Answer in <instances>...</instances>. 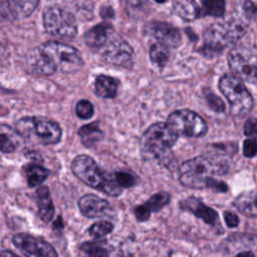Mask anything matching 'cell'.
I'll use <instances>...</instances> for the list:
<instances>
[{
    "label": "cell",
    "mask_w": 257,
    "mask_h": 257,
    "mask_svg": "<svg viewBox=\"0 0 257 257\" xmlns=\"http://www.w3.org/2000/svg\"><path fill=\"white\" fill-rule=\"evenodd\" d=\"M206 99H207V102L208 104L215 110V111H218V112H222L225 110V104L223 102V100L218 97L216 94L212 93V92H209L206 94Z\"/></svg>",
    "instance_id": "obj_32"
},
{
    "label": "cell",
    "mask_w": 257,
    "mask_h": 257,
    "mask_svg": "<svg viewBox=\"0 0 257 257\" xmlns=\"http://www.w3.org/2000/svg\"><path fill=\"white\" fill-rule=\"evenodd\" d=\"M135 215H136V218L138 221H147L149 218H150V215H151V210L147 207V205H141V206H138L136 207L135 209Z\"/></svg>",
    "instance_id": "obj_38"
},
{
    "label": "cell",
    "mask_w": 257,
    "mask_h": 257,
    "mask_svg": "<svg viewBox=\"0 0 257 257\" xmlns=\"http://www.w3.org/2000/svg\"><path fill=\"white\" fill-rule=\"evenodd\" d=\"M111 33L112 26L110 24L100 23L93 26L85 33L84 40L91 49H100L109 40Z\"/></svg>",
    "instance_id": "obj_16"
},
{
    "label": "cell",
    "mask_w": 257,
    "mask_h": 257,
    "mask_svg": "<svg viewBox=\"0 0 257 257\" xmlns=\"http://www.w3.org/2000/svg\"><path fill=\"white\" fill-rule=\"evenodd\" d=\"M180 207L183 210L190 211L209 225H216L219 223L218 213L214 209L206 206L201 200L197 198L189 197L183 200L180 203Z\"/></svg>",
    "instance_id": "obj_15"
},
{
    "label": "cell",
    "mask_w": 257,
    "mask_h": 257,
    "mask_svg": "<svg viewBox=\"0 0 257 257\" xmlns=\"http://www.w3.org/2000/svg\"><path fill=\"white\" fill-rule=\"evenodd\" d=\"M118 80L114 77L100 74L94 81V92L99 97L113 98L117 93Z\"/></svg>",
    "instance_id": "obj_19"
},
{
    "label": "cell",
    "mask_w": 257,
    "mask_h": 257,
    "mask_svg": "<svg viewBox=\"0 0 257 257\" xmlns=\"http://www.w3.org/2000/svg\"><path fill=\"white\" fill-rule=\"evenodd\" d=\"M244 134L253 139H257V118L251 117L244 123Z\"/></svg>",
    "instance_id": "obj_35"
},
{
    "label": "cell",
    "mask_w": 257,
    "mask_h": 257,
    "mask_svg": "<svg viewBox=\"0 0 257 257\" xmlns=\"http://www.w3.org/2000/svg\"><path fill=\"white\" fill-rule=\"evenodd\" d=\"M36 200H37L38 213H39L40 219L45 223L50 222L54 217L55 209H54L51 195L47 187L40 186L37 189Z\"/></svg>",
    "instance_id": "obj_18"
},
{
    "label": "cell",
    "mask_w": 257,
    "mask_h": 257,
    "mask_svg": "<svg viewBox=\"0 0 257 257\" xmlns=\"http://www.w3.org/2000/svg\"><path fill=\"white\" fill-rule=\"evenodd\" d=\"M102 48V58L107 63L124 68H131L133 66V48L123 39L119 37L109 38Z\"/></svg>",
    "instance_id": "obj_12"
},
{
    "label": "cell",
    "mask_w": 257,
    "mask_h": 257,
    "mask_svg": "<svg viewBox=\"0 0 257 257\" xmlns=\"http://www.w3.org/2000/svg\"><path fill=\"white\" fill-rule=\"evenodd\" d=\"M72 173L90 188L102 191L109 196H118L121 187L112 175L102 172L95 161L87 155H78L71 162Z\"/></svg>",
    "instance_id": "obj_2"
},
{
    "label": "cell",
    "mask_w": 257,
    "mask_h": 257,
    "mask_svg": "<svg viewBox=\"0 0 257 257\" xmlns=\"http://www.w3.org/2000/svg\"><path fill=\"white\" fill-rule=\"evenodd\" d=\"M80 250L89 256H106L109 253L101 242H84L80 245Z\"/></svg>",
    "instance_id": "obj_27"
},
{
    "label": "cell",
    "mask_w": 257,
    "mask_h": 257,
    "mask_svg": "<svg viewBox=\"0 0 257 257\" xmlns=\"http://www.w3.org/2000/svg\"><path fill=\"white\" fill-rule=\"evenodd\" d=\"M93 105L87 99H81L75 105L76 115L81 119H89L93 115Z\"/></svg>",
    "instance_id": "obj_30"
},
{
    "label": "cell",
    "mask_w": 257,
    "mask_h": 257,
    "mask_svg": "<svg viewBox=\"0 0 257 257\" xmlns=\"http://www.w3.org/2000/svg\"><path fill=\"white\" fill-rule=\"evenodd\" d=\"M203 12L206 15L221 17L226 8L225 0H202Z\"/></svg>",
    "instance_id": "obj_26"
},
{
    "label": "cell",
    "mask_w": 257,
    "mask_h": 257,
    "mask_svg": "<svg viewBox=\"0 0 257 257\" xmlns=\"http://www.w3.org/2000/svg\"><path fill=\"white\" fill-rule=\"evenodd\" d=\"M15 150V144L10 139V137L2 132H0V151L3 153H12Z\"/></svg>",
    "instance_id": "obj_33"
},
{
    "label": "cell",
    "mask_w": 257,
    "mask_h": 257,
    "mask_svg": "<svg viewBox=\"0 0 257 257\" xmlns=\"http://www.w3.org/2000/svg\"><path fill=\"white\" fill-rule=\"evenodd\" d=\"M244 33V25L237 21L213 24L204 33L202 52L208 56H215L226 46L236 42Z\"/></svg>",
    "instance_id": "obj_3"
},
{
    "label": "cell",
    "mask_w": 257,
    "mask_h": 257,
    "mask_svg": "<svg viewBox=\"0 0 257 257\" xmlns=\"http://www.w3.org/2000/svg\"><path fill=\"white\" fill-rule=\"evenodd\" d=\"M244 10L246 11V14L248 17L252 19H257V4L247 0L244 2Z\"/></svg>",
    "instance_id": "obj_39"
},
{
    "label": "cell",
    "mask_w": 257,
    "mask_h": 257,
    "mask_svg": "<svg viewBox=\"0 0 257 257\" xmlns=\"http://www.w3.org/2000/svg\"><path fill=\"white\" fill-rule=\"evenodd\" d=\"M219 88L228 99L234 115L243 116L252 109V95L244 85L243 80L236 74H224L219 80Z\"/></svg>",
    "instance_id": "obj_5"
},
{
    "label": "cell",
    "mask_w": 257,
    "mask_h": 257,
    "mask_svg": "<svg viewBox=\"0 0 257 257\" xmlns=\"http://www.w3.org/2000/svg\"><path fill=\"white\" fill-rule=\"evenodd\" d=\"M234 206L244 215L257 217V193H243L234 201Z\"/></svg>",
    "instance_id": "obj_22"
},
{
    "label": "cell",
    "mask_w": 257,
    "mask_h": 257,
    "mask_svg": "<svg viewBox=\"0 0 257 257\" xmlns=\"http://www.w3.org/2000/svg\"><path fill=\"white\" fill-rule=\"evenodd\" d=\"M150 58L155 65L159 67L165 66L170 58L168 46L161 42L153 44L150 48Z\"/></svg>",
    "instance_id": "obj_24"
},
{
    "label": "cell",
    "mask_w": 257,
    "mask_h": 257,
    "mask_svg": "<svg viewBox=\"0 0 257 257\" xmlns=\"http://www.w3.org/2000/svg\"><path fill=\"white\" fill-rule=\"evenodd\" d=\"M178 138L179 135L167 122H157L145 132L141 144L149 153L160 159H165Z\"/></svg>",
    "instance_id": "obj_7"
},
{
    "label": "cell",
    "mask_w": 257,
    "mask_h": 257,
    "mask_svg": "<svg viewBox=\"0 0 257 257\" xmlns=\"http://www.w3.org/2000/svg\"><path fill=\"white\" fill-rule=\"evenodd\" d=\"M170 201V195L166 192H161L153 195L148 202L146 203L147 207L151 210V212L160 211L164 206H166Z\"/></svg>",
    "instance_id": "obj_28"
},
{
    "label": "cell",
    "mask_w": 257,
    "mask_h": 257,
    "mask_svg": "<svg viewBox=\"0 0 257 257\" xmlns=\"http://www.w3.org/2000/svg\"><path fill=\"white\" fill-rule=\"evenodd\" d=\"M0 255H12V256H14L15 254L14 253H12V252H8V251H4V252H1L0 253Z\"/></svg>",
    "instance_id": "obj_44"
},
{
    "label": "cell",
    "mask_w": 257,
    "mask_h": 257,
    "mask_svg": "<svg viewBox=\"0 0 257 257\" xmlns=\"http://www.w3.org/2000/svg\"><path fill=\"white\" fill-rule=\"evenodd\" d=\"M13 16H15V14L8 1L0 2V21L10 19Z\"/></svg>",
    "instance_id": "obj_36"
},
{
    "label": "cell",
    "mask_w": 257,
    "mask_h": 257,
    "mask_svg": "<svg viewBox=\"0 0 257 257\" xmlns=\"http://www.w3.org/2000/svg\"><path fill=\"white\" fill-rule=\"evenodd\" d=\"M126 4L131 7H141L143 5V0H125Z\"/></svg>",
    "instance_id": "obj_42"
},
{
    "label": "cell",
    "mask_w": 257,
    "mask_h": 257,
    "mask_svg": "<svg viewBox=\"0 0 257 257\" xmlns=\"http://www.w3.org/2000/svg\"><path fill=\"white\" fill-rule=\"evenodd\" d=\"M23 171L25 173L29 187H36L41 185L49 175V171L47 169L38 164L33 163L25 165L23 167Z\"/></svg>",
    "instance_id": "obj_23"
},
{
    "label": "cell",
    "mask_w": 257,
    "mask_h": 257,
    "mask_svg": "<svg viewBox=\"0 0 257 257\" xmlns=\"http://www.w3.org/2000/svg\"><path fill=\"white\" fill-rule=\"evenodd\" d=\"M224 219H225L227 226L230 228L236 227L239 223V219L236 216V214H234L233 212H230V211H227L224 213Z\"/></svg>",
    "instance_id": "obj_40"
},
{
    "label": "cell",
    "mask_w": 257,
    "mask_h": 257,
    "mask_svg": "<svg viewBox=\"0 0 257 257\" xmlns=\"http://www.w3.org/2000/svg\"><path fill=\"white\" fill-rule=\"evenodd\" d=\"M13 245L27 256L55 257V249L42 238H38L26 233H19L12 237Z\"/></svg>",
    "instance_id": "obj_11"
},
{
    "label": "cell",
    "mask_w": 257,
    "mask_h": 257,
    "mask_svg": "<svg viewBox=\"0 0 257 257\" xmlns=\"http://www.w3.org/2000/svg\"><path fill=\"white\" fill-rule=\"evenodd\" d=\"M100 15L102 18H111L113 17V10L108 7V6H105V7H102L100 9Z\"/></svg>",
    "instance_id": "obj_41"
},
{
    "label": "cell",
    "mask_w": 257,
    "mask_h": 257,
    "mask_svg": "<svg viewBox=\"0 0 257 257\" xmlns=\"http://www.w3.org/2000/svg\"><path fill=\"white\" fill-rule=\"evenodd\" d=\"M113 230V225L108 221H98L91 225L88 233L93 238H100L109 234Z\"/></svg>",
    "instance_id": "obj_29"
},
{
    "label": "cell",
    "mask_w": 257,
    "mask_h": 257,
    "mask_svg": "<svg viewBox=\"0 0 257 257\" xmlns=\"http://www.w3.org/2000/svg\"><path fill=\"white\" fill-rule=\"evenodd\" d=\"M243 154L247 158H252L257 154V142L253 138H249L244 141Z\"/></svg>",
    "instance_id": "obj_34"
},
{
    "label": "cell",
    "mask_w": 257,
    "mask_h": 257,
    "mask_svg": "<svg viewBox=\"0 0 257 257\" xmlns=\"http://www.w3.org/2000/svg\"><path fill=\"white\" fill-rule=\"evenodd\" d=\"M112 176L121 188H130L136 184V177L126 172H115Z\"/></svg>",
    "instance_id": "obj_31"
},
{
    "label": "cell",
    "mask_w": 257,
    "mask_h": 257,
    "mask_svg": "<svg viewBox=\"0 0 257 257\" xmlns=\"http://www.w3.org/2000/svg\"><path fill=\"white\" fill-rule=\"evenodd\" d=\"M173 8L176 14L186 21L195 20L201 13L195 0H173Z\"/></svg>",
    "instance_id": "obj_20"
},
{
    "label": "cell",
    "mask_w": 257,
    "mask_h": 257,
    "mask_svg": "<svg viewBox=\"0 0 257 257\" xmlns=\"http://www.w3.org/2000/svg\"><path fill=\"white\" fill-rule=\"evenodd\" d=\"M53 228L55 229H62L63 228V222H62V218L59 216L58 218H57V221H55L54 223H53Z\"/></svg>",
    "instance_id": "obj_43"
},
{
    "label": "cell",
    "mask_w": 257,
    "mask_h": 257,
    "mask_svg": "<svg viewBox=\"0 0 257 257\" xmlns=\"http://www.w3.org/2000/svg\"><path fill=\"white\" fill-rule=\"evenodd\" d=\"M150 33L159 40V42L167 45L168 47H178L181 44L182 37L180 31L173 25L162 22L154 21L150 24Z\"/></svg>",
    "instance_id": "obj_14"
},
{
    "label": "cell",
    "mask_w": 257,
    "mask_h": 257,
    "mask_svg": "<svg viewBox=\"0 0 257 257\" xmlns=\"http://www.w3.org/2000/svg\"><path fill=\"white\" fill-rule=\"evenodd\" d=\"M228 164L215 156H198L182 164L179 171L180 182L188 188H206L207 182L215 175L228 172Z\"/></svg>",
    "instance_id": "obj_1"
},
{
    "label": "cell",
    "mask_w": 257,
    "mask_h": 257,
    "mask_svg": "<svg viewBox=\"0 0 257 257\" xmlns=\"http://www.w3.org/2000/svg\"><path fill=\"white\" fill-rule=\"evenodd\" d=\"M228 63L234 74L242 80L257 84V55L245 48H233L228 54Z\"/></svg>",
    "instance_id": "obj_10"
},
{
    "label": "cell",
    "mask_w": 257,
    "mask_h": 257,
    "mask_svg": "<svg viewBox=\"0 0 257 257\" xmlns=\"http://www.w3.org/2000/svg\"><path fill=\"white\" fill-rule=\"evenodd\" d=\"M14 14L29 16L37 7L39 0H8Z\"/></svg>",
    "instance_id": "obj_25"
},
{
    "label": "cell",
    "mask_w": 257,
    "mask_h": 257,
    "mask_svg": "<svg viewBox=\"0 0 257 257\" xmlns=\"http://www.w3.org/2000/svg\"><path fill=\"white\" fill-rule=\"evenodd\" d=\"M39 48L60 72H76L83 65L79 51L71 45L59 41H47Z\"/></svg>",
    "instance_id": "obj_6"
},
{
    "label": "cell",
    "mask_w": 257,
    "mask_h": 257,
    "mask_svg": "<svg viewBox=\"0 0 257 257\" xmlns=\"http://www.w3.org/2000/svg\"><path fill=\"white\" fill-rule=\"evenodd\" d=\"M155 1H157L158 3H164V2H166L167 0H155Z\"/></svg>",
    "instance_id": "obj_45"
},
{
    "label": "cell",
    "mask_w": 257,
    "mask_h": 257,
    "mask_svg": "<svg viewBox=\"0 0 257 257\" xmlns=\"http://www.w3.org/2000/svg\"><path fill=\"white\" fill-rule=\"evenodd\" d=\"M167 123L179 136L201 137L207 132L205 120L196 112L189 109H181L172 112Z\"/></svg>",
    "instance_id": "obj_9"
},
{
    "label": "cell",
    "mask_w": 257,
    "mask_h": 257,
    "mask_svg": "<svg viewBox=\"0 0 257 257\" xmlns=\"http://www.w3.org/2000/svg\"><path fill=\"white\" fill-rule=\"evenodd\" d=\"M206 188H209V189H211L213 191H216V192H226L228 190V187L224 182L218 181L214 178H210L208 180Z\"/></svg>",
    "instance_id": "obj_37"
},
{
    "label": "cell",
    "mask_w": 257,
    "mask_h": 257,
    "mask_svg": "<svg viewBox=\"0 0 257 257\" xmlns=\"http://www.w3.org/2000/svg\"><path fill=\"white\" fill-rule=\"evenodd\" d=\"M15 127L16 132L23 138L42 145H55L60 142L62 137V130L57 122L39 116L20 118Z\"/></svg>",
    "instance_id": "obj_4"
},
{
    "label": "cell",
    "mask_w": 257,
    "mask_h": 257,
    "mask_svg": "<svg viewBox=\"0 0 257 257\" xmlns=\"http://www.w3.org/2000/svg\"><path fill=\"white\" fill-rule=\"evenodd\" d=\"M78 136L80 138L81 143L85 147L91 148L102 139L103 133L100 130L98 122L94 121V122L82 125L78 130Z\"/></svg>",
    "instance_id": "obj_21"
},
{
    "label": "cell",
    "mask_w": 257,
    "mask_h": 257,
    "mask_svg": "<svg viewBox=\"0 0 257 257\" xmlns=\"http://www.w3.org/2000/svg\"><path fill=\"white\" fill-rule=\"evenodd\" d=\"M43 25L48 34L57 38L71 39L77 34V24L73 15L57 5L45 8Z\"/></svg>",
    "instance_id": "obj_8"
},
{
    "label": "cell",
    "mask_w": 257,
    "mask_h": 257,
    "mask_svg": "<svg viewBox=\"0 0 257 257\" xmlns=\"http://www.w3.org/2000/svg\"><path fill=\"white\" fill-rule=\"evenodd\" d=\"M78 208L81 214L87 218H100L110 211L108 202L93 194L82 196L78 200Z\"/></svg>",
    "instance_id": "obj_13"
},
{
    "label": "cell",
    "mask_w": 257,
    "mask_h": 257,
    "mask_svg": "<svg viewBox=\"0 0 257 257\" xmlns=\"http://www.w3.org/2000/svg\"><path fill=\"white\" fill-rule=\"evenodd\" d=\"M27 62L33 72L41 75H51L57 70L39 47H36L30 51L27 57Z\"/></svg>",
    "instance_id": "obj_17"
}]
</instances>
